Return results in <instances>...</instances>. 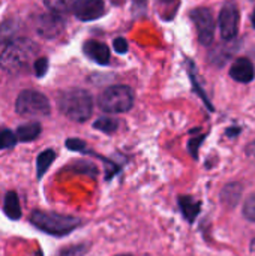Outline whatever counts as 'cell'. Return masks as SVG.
Instances as JSON below:
<instances>
[{
  "label": "cell",
  "instance_id": "52a82bcc",
  "mask_svg": "<svg viewBox=\"0 0 255 256\" xmlns=\"http://www.w3.org/2000/svg\"><path fill=\"white\" fill-rule=\"evenodd\" d=\"M191 20L195 24L200 44L204 46L212 45L215 34V20L212 12L207 8H197L191 12Z\"/></svg>",
  "mask_w": 255,
  "mask_h": 256
},
{
  "label": "cell",
  "instance_id": "4316f807",
  "mask_svg": "<svg viewBox=\"0 0 255 256\" xmlns=\"http://www.w3.org/2000/svg\"><path fill=\"white\" fill-rule=\"evenodd\" d=\"M113 48L116 50V52L125 54V52H128V40L125 38H116L113 40Z\"/></svg>",
  "mask_w": 255,
  "mask_h": 256
},
{
  "label": "cell",
  "instance_id": "2e32d148",
  "mask_svg": "<svg viewBox=\"0 0 255 256\" xmlns=\"http://www.w3.org/2000/svg\"><path fill=\"white\" fill-rule=\"evenodd\" d=\"M240 196H242V186L237 183L227 184L221 192V201L228 207H234L239 202Z\"/></svg>",
  "mask_w": 255,
  "mask_h": 256
},
{
  "label": "cell",
  "instance_id": "d6a6232c",
  "mask_svg": "<svg viewBox=\"0 0 255 256\" xmlns=\"http://www.w3.org/2000/svg\"><path fill=\"white\" fill-rule=\"evenodd\" d=\"M251 21H252V26H254V28H255V9H254V12H252V16H251Z\"/></svg>",
  "mask_w": 255,
  "mask_h": 256
},
{
  "label": "cell",
  "instance_id": "277c9868",
  "mask_svg": "<svg viewBox=\"0 0 255 256\" xmlns=\"http://www.w3.org/2000/svg\"><path fill=\"white\" fill-rule=\"evenodd\" d=\"M134 105V92L128 86H111L102 92L98 106L108 114L126 112Z\"/></svg>",
  "mask_w": 255,
  "mask_h": 256
},
{
  "label": "cell",
  "instance_id": "9a60e30c",
  "mask_svg": "<svg viewBox=\"0 0 255 256\" xmlns=\"http://www.w3.org/2000/svg\"><path fill=\"white\" fill-rule=\"evenodd\" d=\"M54 160H56V152L51 148H47L38 154V158H36V177H38V180H41L44 177V174L48 171V168L51 166V164Z\"/></svg>",
  "mask_w": 255,
  "mask_h": 256
},
{
  "label": "cell",
  "instance_id": "cb8c5ba5",
  "mask_svg": "<svg viewBox=\"0 0 255 256\" xmlns=\"http://www.w3.org/2000/svg\"><path fill=\"white\" fill-rule=\"evenodd\" d=\"M243 216L248 220L255 222V192L252 195H249V198L246 200V202L243 206Z\"/></svg>",
  "mask_w": 255,
  "mask_h": 256
},
{
  "label": "cell",
  "instance_id": "f1b7e54d",
  "mask_svg": "<svg viewBox=\"0 0 255 256\" xmlns=\"http://www.w3.org/2000/svg\"><path fill=\"white\" fill-rule=\"evenodd\" d=\"M83 250H84L83 246H74V248H71V249H65V250L59 252V255L57 256H77L78 254H81Z\"/></svg>",
  "mask_w": 255,
  "mask_h": 256
},
{
  "label": "cell",
  "instance_id": "3957f363",
  "mask_svg": "<svg viewBox=\"0 0 255 256\" xmlns=\"http://www.w3.org/2000/svg\"><path fill=\"white\" fill-rule=\"evenodd\" d=\"M38 46L33 40L26 38L12 39L8 42L0 54V68L8 72H18L35 57Z\"/></svg>",
  "mask_w": 255,
  "mask_h": 256
},
{
  "label": "cell",
  "instance_id": "836d02e7",
  "mask_svg": "<svg viewBox=\"0 0 255 256\" xmlns=\"http://www.w3.org/2000/svg\"><path fill=\"white\" fill-rule=\"evenodd\" d=\"M117 256H132V255H117Z\"/></svg>",
  "mask_w": 255,
  "mask_h": 256
},
{
  "label": "cell",
  "instance_id": "603a6c76",
  "mask_svg": "<svg viewBox=\"0 0 255 256\" xmlns=\"http://www.w3.org/2000/svg\"><path fill=\"white\" fill-rule=\"evenodd\" d=\"M15 28H17V24H14V21L3 22L0 27V40H6V39L12 40L15 34Z\"/></svg>",
  "mask_w": 255,
  "mask_h": 256
},
{
  "label": "cell",
  "instance_id": "7c38bea8",
  "mask_svg": "<svg viewBox=\"0 0 255 256\" xmlns=\"http://www.w3.org/2000/svg\"><path fill=\"white\" fill-rule=\"evenodd\" d=\"M179 207H180V212L183 214V218L192 224L197 216L200 214V208H201V202L194 200L192 196H180L179 198Z\"/></svg>",
  "mask_w": 255,
  "mask_h": 256
},
{
  "label": "cell",
  "instance_id": "d6986e66",
  "mask_svg": "<svg viewBox=\"0 0 255 256\" xmlns=\"http://www.w3.org/2000/svg\"><path fill=\"white\" fill-rule=\"evenodd\" d=\"M93 128L104 134H114L119 129V122L113 117H101L93 123Z\"/></svg>",
  "mask_w": 255,
  "mask_h": 256
},
{
  "label": "cell",
  "instance_id": "4dcf8cb0",
  "mask_svg": "<svg viewBox=\"0 0 255 256\" xmlns=\"http://www.w3.org/2000/svg\"><path fill=\"white\" fill-rule=\"evenodd\" d=\"M147 4V0H134V8L135 9H144Z\"/></svg>",
  "mask_w": 255,
  "mask_h": 256
},
{
  "label": "cell",
  "instance_id": "5b68a950",
  "mask_svg": "<svg viewBox=\"0 0 255 256\" xmlns=\"http://www.w3.org/2000/svg\"><path fill=\"white\" fill-rule=\"evenodd\" d=\"M17 114L23 117H47L51 112L48 99L36 90H24L15 102Z\"/></svg>",
  "mask_w": 255,
  "mask_h": 256
},
{
  "label": "cell",
  "instance_id": "484cf974",
  "mask_svg": "<svg viewBox=\"0 0 255 256\" xmlns=\"http://www.w3.org/2000/svg\"><path fill=\"white\" fill-rule=\"evenodd\" d=\"M48 58L47 57H41V58H36L35 62V75L38 78H42L45 76L47 70H48Z\"/></svg>",
  "mask_w": 255,
  "mask_h": 256
},
{
  "label": "cell",
  "instance_id": "8992f818",
  "mask_svg": "<svg viewBox=\"0 0 255 256\" xmlns=\"http://www.w3.org/2000/svg\"><path fill=\"white\" fill-rule=\"evenodd\" d=\"M239 21H240V15L236 2L233 0L225 2L219 14V30L224 40L231 42L236 39L239 33Z\"/></svg>",
  "mask_w": 255,
  "mask_h": 256
},
{
  "label": "cell",
  "instance_id": "44dd1931",
  "mask_svg": "<svg viewBox=\"0 0 255 256\" xmlns=\"http://www.w3.org/2000/svg\"><path fill=\"white\" fill-rule=\"evenodd\" d=\"M17 144V136L12 130L6 128H0V150L12 148Z\"/></svg>",
  "mask_w": 255,
  "mask_h": 256
},
{
  "label": "cell",
  "instance_id": "d4e9b609",
  "mask_svg": "<svg viewBox=\"0 0 255 256\" xmlns=\"http://www.w3.org/2000/svg\"><path fill=\"white\" fill-rule=\"evenodd\" d=\"M66 148L72 150V152H80V153H86L87 152V144L78 138H69L66 140Z\"/></svg>",
  "mask_w": 255,
  "mask_h": 256
},
{
  "label": "cell",
  "instance_id": "7a4b0ae2",
  "mask_svg": "<svg viewBox=\"0 0 255 256\" xmlns=\"http://www.w3.org/2000/svg\"><path fill=\"white\" fill-rule=\"evenodd\" d=\"M30 224L39 231L54 237H65L81 226L78 218L42 210H35L30 214Z\"/></svg>",
  "mask_w": 255,
  "mask_h": 256
},
{
  "label": "cell",
  "instance_id": "5bb4252c",
  "mask_svg": "<svg viewBox=\"0 0 255 256\" xmlns=\"http://www.w3.org/2000/svg\"><path fill=\"white\" fill-rule=\"evenodd\" d=\"M3 212L11 220H18L21 218V206L17 192H8L3 198Z\"/></svg>",
  "mask_w": 255,
  "mask_h": 256
},
{
  "label": "cell",
  "instance_id": "9c48e42d",
  "mask_svg": "<svg viewBox=\"0 0 255 256\" xmlns=\"http://www.w3.org/2000/svg\"><path fill=\"white\" fill-rule=\"evenodd\" d=\"M72 10L80 21H93L104 15L105 3L104 0H77Z\"/></svg>",
  "mask_w": 255,
  "mask_h": 256
},
{
  "label": "cell",
  "instance_id": "8fae6325",
  "mask_svg": "<svg viewBox=\"0 0 255 256\" xmlns=\"http://www.w3.org/2000/svg\"><path fill=\"white\" fill-rule=\"evenodd\" d=\"M83 51L90 60H93L98 64L105 66V64L110 63V57H111L110 48L105 44L99 42V40H87V42H84Z\"/></svg>",
  "mask_w": 255,
  "mask_h": 256
},
{
  "label": "cell",
  "instance_id": "ba28073f",
  "mask_svg": "<svg viewBox=\"0 0 255 256\" xmlns=\"http://www.w3.org/2000/svg\"><path fill=\"white\" fill-rule=\"evenodd\" d=\"M35 28L39 36L45 39H54L63 32L65 21L62 20V15L54 14V12H47L36 18Z\"/></svg>",
  "mask_w": 255,
  "mask_h": 256
},
{
  "label": "cell",
  "instance_id": "ac0fdd59",
  "mask_svg": "<svg viewBox=\"0 0 255 256\" xmlns=\"http://www.w3.org/2000/svg\"><path fill=\"white\" fill-rule=\"evenodd\" d=\"M233 51H234V46L233 45H230V46H218L213 51V54H210V62L215 63V64H218V66H222L231 57Z\"/></svg>",
  "mask_w": 255,
  "mask_h": 256
},
{
  "label": "cell",
  "instance_id": "83f0119b",
  "mask_svg": "<svg viewBox=\"0 0 255 256\" xmlns=\"http://www.w3.org/2000/svg\"><path fill=\"white\" fill-rule=\"evenodd\" d=\"M204 138H206V135H201V136L192 138V140L188 142V148H189V152H191L192 158H195V159H197V152H198V147H200V144L203 142V140H204Z\"/></svg>",
  "mask_w": 255,
  "mask_h": 256
},
{
  "label": "cell",
  "instance_id": "4fadbf2b",
  "mask_svg": "<svg viewBox=\"0 0 255 256\" xmlns=\"http://www.w3.org/2000/svg\"><path fill=\"white\" fill-rule=\"evenodd\" d=\"M41 130H42V126L39 122H30V123L21 124L17 129L15 136H17V141L30 142V141H35L41 135Z\"/></svg>",
  "mask_w": 255,
  "mask_h": 256
},
{
  "label": "cell",
  "instance_id": "f546056e",
  "mask_svg": "<svg viewBox=\"0 0 255 256\" xmlns=\"http://www.w3.org/2000/svg\"><path fill=\"white\" fill-rule=\"evenodd\" d=\"M246 156H248L251 160H254L255 162V141L254 142H251V144L246 147Z\"/></svg>",
  "mask_w": 255,
  "mask_h": 256
},
{
  "label": "cell",
  "instance_id": "30bf717a",
  "mask_svg": "<svg viewBox=\"0 0 255 256\" xmlns=\"http://www.w3.org/2000/svg\"><path fill=\"white\" fill-rule=\"evenodd\" d=\"M230 76L237 82H243V84L251 82L255 78L254 63L246 57H240L234 60V63L230 68Z\"/></svg>",
  "mask_w": 255,
  "mask_h": 256
},
{
  "label": "cell",
  "instance_id": "6da1fadb",
  "mask_svg": "<svg viewBox=\"0 0 255 256\" xmlns=\"http://www.w3.org/2000/svg\"><path fill=\"white\" fill-rule=\"evenodd\" d=\"M57 106L60 112L69 120L84 123L92 117L93 99L92 94L83 88H69L59 94Z\"/></svg>",
  "mask_w": 255,
  "mask_h": 256
},
{
  "label": "cell",
  "instance_id": "7402d4cb",
  "mask_svg": "<svg viewBox=\"0 0 255 256\" xmlns=\"http://www.w3.org/2000/svg\"><path fill=\"white\" fill-rule=\"evenodd\" d=\"M189 76H191V81H192V86H194V90L200 94V98L204 100V104L209 106V110L210 111H213V105L210 104V100L207 99V96H206V93L203 92V88L200 87V84H198V81H197V78H195V74H194V64L189 62Z\"/></svg>",
  "mask_w": 255,
  "mask_h": 256
},
{
  "label": "cell",
  "instance_id": "1f68e13d",
  "mask_svg": "<svg viewBox=\"0 0 255 256\" xmlns=\"http://www.w3.org/2000/svg\"><path fill=\"white\" fill-rule=\"evenodd\" d=\"M249 250H251V255L255 256V238L251 242V248H249Z\"/></svg>",
  "mask_w": 255,
  "mask_h": 256
},
{
  "label": "cell",
  "instance_id": "e0dca14e",
  "mask_svg": "<svg viewBox=\"0 0 255 256\" xmlns=\"http://www.w3.org/2000/svg\"><path fill=\"white\" fill-rule=\"evenodd\" d=\"M75 2L77 0H44V4L47 6V9L50 12L62 15V14H66V12L72 10Z\"/></svg>",
  "mask_w": 255,
  "mask_h": 256
},
{
  "label": "cell",
  "instance_id": "ffe728a7",
  "mask_svg": "<svg viewBox=\"0 0 255 256\" xmlns=\"http://www.w3.org/2000/svg\"><path fill=\"white\" fill-rule=\"evenodd\" d=\"M159 3V14L164 20H173L176 10L179 8V0H158Z\"/></svg>",
  "mask_w": 255,
  "mask_h": 256
}]
</instances>
